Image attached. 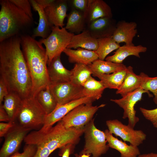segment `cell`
I'll return each instance as SVG.
<instances>
[{"label":"cell","mask_w":157,"mask_h":157,"mask_svg":"<svg viewBox=\"0 0 157 157\" xmlns=\"http://www.w3.org/2000/svg\"><path fill=\"white\" fill-rule=\"evenodd\" d=\"M21 41V36L17 35L0 42V78L9 92L23 99L31 96L32 85Z\"/></svg>","instance_id":"1"},{"label":"cell","mask_w":157,"mask_h":157,"mask_svg":"<svg viewBox=\"0 0 157 157\" xmlns=\"http://www.w3.org/2000/svg\"><path fill=\"white\" fill-rule=\"evenodd\" d=\"M20 36L22 49L31 78V96L35 97L49 84L48 58L45 48L39 41L28 35Z\"/></svg>","instance_id":"2"},{"label":"cell","mask_w":157,"mask_h":157,"mask_svg":"<svg viewBox=\"0 0 157 157\" xmlns=\"http://www.w3.org/2000/svg\"><path fill=\"white\" fill-rule=\"evenodd\" d=\"M85 126L82 128H66L60 120L54 126L47 129H41L29 133L24 141L26 144L47 147L52 153L58 148L69 144H74L84 133Z\"/></svg>","instance_id":"3"},{"label":"cell","mask_w":157,"mask_h":157,"mask_svg":"<svg viewBox=\"0 0 157 157\" xmlns=\"http://www.w3.org/2000/svg\"><path fill=\"white\" fill-rule=\"evenodd\" d=\"M0 42L14 36L29 27L33 20L10 0H1Z\"/></svg>","instance_id":"4"},{"label":"cell","mask_w":157,"mask_h":157,"mask_svg":"<svg viewBox=\"0 0 157 157\" xmlns=\"http://www.w3.org/2000/svg\"><path fill=\"white\" fill-rule=\"evenodd\" d=\"M47 115L36 98L31 96L22 99L15 122L24 128L38 130L43 126Z\"/></svg>","instance_id":"5"},{"label":"cell","mask_w":157,"mask_h":157,"mask_svg":"<svg viewBox=\"0 0 157 157\" xmlns=\"http://www.w3.org/2000/svg\"><path fill=\"white\" fill-rule=\"evenodd\" d=\"M74 35L68 31L65 27L54 26L46 38L40 40L39 41L45 47L48 58L47 65L54 58L60 56L67 48Z\"/></svg>","instance_id":"6"},{"label":"cell","mask_w":157,"mask_h":157,"mask_svg":"<svg viewBox=\"0 0 157 157\" xmlns=\"http://www.w3.org/2000/svg\"><path fill=\"white\" fill-rule=\"evenodd\" d=\"M85 144L80 154H92V157H100L109 149L104 132L98 129L92 119L85 126L84 132Z\"/></svg>","instance_id":"7"},{"label":"cell","mask_w":157,"mask_h":157,"mask_svg":"<svg viewBox=\"0 0 157 157\" xmlns=\"http://www.w3.org/2000/svg\"><path fill=\"white\" fill-rule=\"evenodd\" d=\"M105 105L102 104L99 106H94L92 103L81 104L71 110L60 120L67 128L84 127L92 119L99 109Z\"/></svg>","instance_id":"8"},{"label":"cell","mask_w":157,"mask_h":157,"mask_svg":"<svg viewBox=\"0 0 157 157\" xmlns=\"http://www.w3.org/2000/svg\"><path fill=\"white\" fill-rule=\"evenodd\" d=\"M146 93H147L149 97H153L149 91L140 88L127 94L120 99H110L111 101L116 103L123 109L122 118L123 119L128 118V125L133 128L139 121V118L136 115L135 106L138 102L142 99L143 94Z\"/></svg>","instance_id":"9"},{"label":"cell","mask_w":157,"mask_h":157,"mask_svg":"<svg viewBox=\"0 0 157 157\" xmlns=\"http://www.w3.org/2000/svg\"><path fill=\"white\" fill-rule=\"evenodd\" d=\"M106 124L110 133L133 145L138 147L146 139L147 135L142 131L134 130L117 119L107 120Z\"/></svg>","instance_id":"10"},{"label":"cell","mask_w":157,"mask_h":157,"mask_svg":"<svg viewBox=\"0 0 157 157\" xmlns=\"http://www.w3.org/2000/svg\"><path fill=\"white\" fill-rule=\"evenodd\" d=\"M49 85L57 102V106L64 104L85 97L83 94V86L71 81Z\"/></svg>","instance_id":"11"},{"label":"cell","mask_w":157,"mask_h":157,"mask_svg":"<svg viewBox=\"0 0 157 157\" xmlns=\"http://www.w3.org/2000/svg\"><path fill=\"white\" fill-rule=\"evenodd\" d=\"M31 130L16 123L4 137L5 141L0 151V157H10L17 152L22 141Z\"/></svg>","instance_id":"12"},{"label":"cell","mask_w":157,"mask_h":157,"mask_svg":"<svg viewBox=\"0 0 157 157\" xmlns=\"http://www.w3.org/2000/svg\"><path fill=\"white\" fill-rule=\"evenodd\" d=\"M96 100L93 97H85L64 104L57 106L53 112L47 115L44 124L41 129H44L51 128L76 107L83 104L92 103Z\"/></svg>","instance_id":"13"},{"label":"cell","mask_w":157,"mask_h":157,"mask_svg":"<svg viewBox=\"0 0 157 157\" xmlns=\"http://www.w3.org/2000/svg\"><path fill=\"white\" fill-rule=\"evenodd\" d=\"M117 22L112 17H102L87 24L86 29L95 39H100L112 36Z\"/></svg>","instance_id":"14"},{"label":"cell","mask_w":157,"mask_h":157,"mask_svg":"<svg viewBox=\"0 0 157 157\" xmlns=\"http://www.w3.org/2000/svg\"><path fill=\"white\" fill-rule=\"evenodd\" d=\"M67 1L65 0H54L44 9L50 23L53 26L63 28L64 21L67 16Z\"/></svg>","instance_id":"15"},{"label":"cell","mask_w":157,"mask_h":157,"mask_svg":"<svg viewBox=\"0 0 157 157\" xmlns=\"http://www.w3.org/2000/svg\"><path fill=\"white\" fill-rule=\"evenodd\" d=\"M137 27V24L134 22L120 21L117 23L112 37L119 44L122 42L126 44H133V39L138 33Z\"/></svg>","instance_id":"16"},{"label":"cell","mask_w":157,"mask_h":157,"mask_svg":"<svg viewBox=\"0 0 157 157\" xmlns=\"http://www.w3.org/2000/svg\"><path fill=\"white\" fill-rule=\"evenodd\" d=\"M48 73L50 84H56L71 81L70 70L63 65L60 56L53 58L48 65Z\"/></svg>","instance_id":"17"},{"label":"cell","mask_w":157,"mask_h":157,"mask_svg":"<svg viewBox=\"0 0 157 157\" xmlns=\"http://www.w3.org/2000/svg\"><path fill=\"white\" fill-rule=\"evenodd\" d=\"M87 24L102 17H112L111 8L103 0H88L85 14Z\"/></svg>","instance_id":"18"},{"label":"cell","mask_w":157,"mask_h":157,"mask_svg":"<svg viewBox=\"0 0 157 157\" xmlns=\"http://www.w3.org/2000/svg\"><path fill=\"white\" fill-rule=\"evenodd\" d=\"M104 132L108 145L119 151L121 157H138L140 154L138 146L130 144L128 145L125 142L119 140L114 137L108 129Z\"/></svg>","instance_id":"19"},{"label":"cell","mask_w":157,"mask_h":157,"mask_svg":"<svg viewBox=\"0 0 157 157\" xmlns=\"http://www.w3.org/2000/svg\"><path fill=\"white\" fill-rule=\"evenodd\" d=\"M127 72L124 81L120 88L116 92L122 97L140 87L147 74L141 72L138 75L135 73L132 67H127Z\"/></svg>","instance_id":"20"},{"label":"cell","mask_w":157,"mask_h":157,"mask_svg":"<svg viewBox=\"0 0 157 157\" xmlns=\"http://www.w3.org/2000/svg\"><path fill=\"white\" fill-rule=\"evenodd\" d=\"M147 50L146 47L141 45L125 44L120 46L113 55L107 57L105 60L117 64H122L124 60L129 56H133L140 58V53L146 52Z\"/></svg>","instance_id":"21"},{"label":"cell","mask_w":157,"mask_h":157,"mask_svg":"<svg viewBox=\"0 0 157 157\" xmlns=\"http://www.w3.org/2000/svg\"><path fill=\"white\" fill-rule=\"evenodd\" d=\"M31 6L37 12L39 15V23L34 29L32 36L33 38L40 37L46 38L50 34L53 26L49 22L44 9L40 6L35 0H29Z\"/></svg>","instance_id":"22"},{"label":"cell","mask_w":157,"mask_h":157,"mask_svg":"<svg viewBox=\"0 0 157 157\" xmlns=\"http://www.w3.org/2000/svg\"><path fill=\"white\" fill-rule=\"evenodd\" d=\"M68 57L69 62L89 65L98 59L95 51L80 48L76 49L67 48L63 51Z\"/></svg>","instance_id":"23"},{"label":"cell","mask_w":157,"mask_h":157,"mask_svg":"<svg viewBox=\"0 0 157 157\" xmlns=\"http://www.w3.org/2000/svg\"><path fill=\"white\" fill-rule=\"evenodd\" d=\"M98 47V40L93 38L85 29L80 33L74 35L67 48L76 49L80 48L95 51Z\"/></svg>","instance_id":"24"},{"label":"cell","mask_w":157,"mask_h":157,"mask_svg":"<svg viewBox=\"0 0 157 157\" xmlns=\"http://www.w3.org/2000/svg\"><path fill=\"white\" fill-rule=\"evenodd\" d=\"M95 77L103 74H108L126 68L122 64H117L110 61L101 60L99 59L88 65Z\"/></svg>","instance_id":"25"},{"label":"cell","mask_w":157,"mask_h":157,"mask_svg":"<svg viewBox=\"0 0 157 157\" xmlns=\"http://www.w3.org/2000/svg\"><path fill=\"white\" fill-rule=\"evenodd\" d=\"M86 25L85 14L72 9L67 15V22L65 27V28L72 33L78 34L85 29Z\"/></svg>","instance_id":"26"},{"label":"cell","mask_w":157,"mask_h":157,"mask_svg":"<svg viewBox=\"0 0 157 157\" xmlns=\"http://www.w3.org/2000/svg\"><path fill=\"white\" fill-rule=\"evenodd\" d=\"M22 100L20 96L14 92H9L4 97L2 105L10 121H15L20 110Z\"/></svg>","instance_id":"27"},{"label":"cell","mask_w":157,"mask_h":157,"mask_svg":"<svg viewBox=\"0 0 157 157\" xmlns=\"http://www.w3.org/2000/svg\"><path fill=\"white\" fill-rule=\"evenodd\" d=\"M127 67L108 74H103L97 77L106 88L118 89L121 86L126 75Z\"/></svg>","instance_id":"28"},{"label":"cell","mask_w":157,"mask_h":157,"mask_svg":"<svg viewBox=\"0 0 157 157\" xmlns=\"http://www.w3.org/2000/svg\"><path fill=\"white\" fill-rule=\"evenodd\" d=\"M70 72L71 81L82 86L92 74L88 65L82 64H75Z\"/></svg>","instance_id":"29"},{"label":"cell","mask_w":157,"mask_h":157,"mask_svg":"<svg viewBox=\"0 0 157 157\" xmlns=\"http://www.w3.org/2000/svg\"><path fill=\"white\" fill-rule=\"evenodd\" d=\"M49 85L45 89L40 91L35 97L47 115L53 112L58 105L54 97L50 90Z\"/></svg>","instance_id":"30"},{"label":"cell","mask_w":157,"mask_h":157,"mask_svg":"<svg viewBox=\"0 0 157 157\" xmlns=\"http://www.w3.org/2000/svg\"><path fill=\"white\" fill-rule=\"evenodd\" d=\"M83 92L85 97H92L96 100L100 98L106 88L100 81H98L90 76L83 86Z\"/></svg>","instance_id":"31"},{"label":"cell","mask_w":157,"mask_h":157,"mask_svg":"<svg viewBox=\"0 0 157 157\" xmlns=\"http://www.w3.org/2000/svg\"><path fill=\"white\" fill-rule=\"evenodd\" d=\"M98 48L95 51L98 59L101 60H104L107 55L120 46L119 44L115 41L112 36L98 39Z\"/></svg>","instance_id":"32"},{"label":"cell","mask_w":157,"mask_h":157,"mask_svg":"<svg viewBox=\"0 0 157 157\" xmlns=\"http://www.w3.org/2000/svg\"><path fill=\"white\" fill-rule=\"evenodd\" d=\"M140 88L153 93L154 101L157 105V76L150 77L147 75Z\"/></svg>","instance_id":"33"},{"label":"cell","mask_w":157,"mask_h":157,"mask_svg":"<svg viewBox=\"0 0 157 157\" xmlns=\"http://www.w3.org/2000/svg\"><path fill=\"white\" fill-rule=\"evenodd\" d=\"M139 109L144 117L150 121L154 127L157 128V108L148 109L140 107Z\"/></svg>","instance_id":"34"},{"label":"cell","mask_w":157,"mask_h":157,"mask_svg":"<svg viewBox=\"0 0 157 157\" xmlns=\"http://www.w3.org/2000/svg\"><path fill=\"white\" fill-rule=\"evenodd\" d=\"M18 7L24 11L30 18L33 19L31 6L29 0H10Z\"/></svg>","instance_id":"35"},{"label":"cell","mask_w":157,"mask_h":157,"mask_svg":"<svg viewBox=\"0 0 157 157\" xmlns=\"http://www.w3.org/2000/svg\"><path fill=\"white\" fill-rule=\"evenodd\" d=\"M37 150V147L35 145L26 144L22 152L20 153L17 151L10 157H33Z\"/></svg>","instance_id":"36"},{"label":"cell","mask_w":157,"mask_h":157,"mask_svg":"<svg viewBox=\"0 0 157 157\" xmlns=\"http://www.w3.org/2000/svg\"><path fill=\"white\" fill-rule=\"evenodd\" d=\"M88 0L71 1L72 9L81 12L85 14L88 7Z\"/></svg>","instance_id":"37"},{"label":"cell","mask_w":157,"mask_h":157,"mask_svg":"<svg viewBox=\"0 0 157 157\" xmlns=\"http://www.w3.org/2000/svg\"><path fill=\"white\" fill-rule=\"evenodd\" d=\"M15 122L10 121L7 123H0V137H4L10 130L15 126Z\"/></svg>","instance_id":"38"},{"label":"cell","mask_w":157,"mask_h":157,"mask_svg":"<svg viewBox=\"0 0 157 157\" xmlns=\"http://www.w3.org/2000/svg\"><path fill=\"white\" fill-rule=\"evenodd\" d=\"M37 147L36 151L33 157H48L51 153L46 147L41 145L38 146Z\"/></svg>","instance_id":"39"},{"label":"cell","mask_w":157,"mask_h":157,"mask_svg":"<svg viewBox=\"0 0 157 157\" xmlns=\"http://www.w3.org/2000/svg\"><path fill=\"white\" fill-rule=\"evenodd\" d=\"M9 92L5 83L2 79L0 78V105L2 104L4 97Z\"/></svg>","instance_id":"40"},{"label":"cell","mask_w":157,"mask_h":157,"mask_svg":"<svg viewBox=\"0 0 157 157\" xmlns=\"http://www.w3.org/2000/svg\"><path fill=\"white\" fill-rule=\"evenodd\" d=\"M73 144H69L60 148L59 155L62 157H69L72 151Z\"/></svg>","instance_id":"41"},{"label":"cell","mask_w":157,"mask_h":157,"mask_svg":"<svg viewBox=\"0 0 157 157\" xmlns=\"http://www.w3.org/2000/svg\"><path fill=\"white\" fill-rule=\"evenodd\" d=\"M0 121L2 122H8L10 121L9 117L3 108L2 104L0 105Z\"/></svg>","instance_id":"42"},{"label":"cell","mask_w":157,"mask_h":157,"mask_svg":"<svg viewBox=\"0 0 157 157\" xmlns=\"http://www.w3.org/2000/svg\"><path fill=\"white\" fill-rule=\"evenodd\" d=\"M38 4L44 9L52 3L54 0H35Z\"/></svg>","instance_id":"43"},{"label":"cell","mask_w":157,"mask_h":157,"mask_svg":"<svg viewBox=\"0 0 157 157\" xmlns=\"http://www.w3.org/2000/svg\"><path fill=\"white\" fill-rule=\"evenodd\" d=\"M138 157H157V152L140 154L138 156Z\"/></svg>","instance_id":"44"},{"label":"cell","mask_w":157,"mask_h":157,"mask_svg":"<svg viewBox=\"0 0 157 157\" xmlns=\"http://www.w3.org/2000/svg\"><path fill=\"white\" fill-rule=\"evenodd\" d=\"M90 154H81L80 156H79V157H90Z\"/></svg>","instance_id":"45"}]
</instances>
